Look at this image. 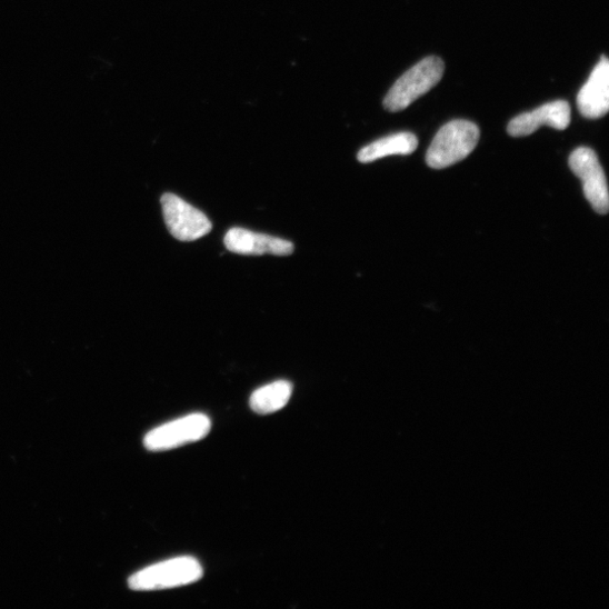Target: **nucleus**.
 <instances>
[{"label": "nucleus", "instance_id": "obj_8", "mask_svg": "<svg viewBox=\"0 0 609 609\" xmlns=\"http://www.w3.org/2000/svg\"><path fill=\"white\" fill-rule=\"evenodd\" d=\"M223 244L228 251L241 256L287 257L293 252V244L287 240L254 233L239 227L227 232Z\"/></svg>", "mask_w": 609, "mask_h": 609}, {"label": "nucleus", "instance_id": "obj_9", "mask_svg": "<svg viewBox=\"0 0 609 609\" xmlns=\"http://www.w3.org/2000/svg\"><path fill=\"white\" fill-rule=\"evenodd\" d=\"M580 114L587 119H599L609 110V62L602 56L593 68L589 80L577 97Z\"/></svg>", "mask_w": 609, "mask_h": 609}, {"label": "nucleus", "instance_id": "obj_5", "mask_svg": "<svg viewBox=\"0 0 609 609\" xmlns=\"http://www.w3.org/2000/svg\"><path fill=\"white\" fill-rule=\"evenodd\" d=\"M169 232L181 242H193L210 233L212 223L199 209L173 193L161 199Z\"/></svg>", "mask_w": 609, "mask_h": 609}, {"label": "nucleus", "instance_id": "obj_4", "mask_svg": "<svg viewBox=\"0 0 609 609\" xmlns=\"http://www.w3.org/2000/svg\"><path fill=\"white\" fill-rule=\"evenodd\" d=\"M211 430L210 419L194 413L152 429L143 438V446L150 451H166L197 442Z\"/></svg>", "mask_w": 609, "mask_h": 609}, {"label": "nucleus", "instance_id": "obj_7", "mask_svg": "<svg viewBox=\"0 0 609 609\" xmlns=\"http://www.w3.org/2000/svg\"><path fill=\"white\" fill-rule=\"evenodd\" d=\"M570 122L571 108L567 101L559 100L513 118L507 130L511 137H526L535 133L542 126L566 130Z\"/></svg>", "mask_w": 609, "mask_h": 609}, {"label": "nucleus", "instance_id": "obj_3", "mask_svg": "<svg viewBox=\"0 0 609 609\" xmlns=\"http://www.w3.org/2000/svg\"><path fill=\"white\" fill-rule=\"evenodd\" d=\"M202 576L198 560L181 557L138 571L129 578L128 586L134 591L164 590L194 583Z\"/></svg>", "mask_w": 609, "mask_h": 609}, {"label": "nucleus", "instance_id": "obj_10", "mask_svg": "<svg viewBox=\"0 0 609 609\" xmlns=\"http://www.w3.org/2000/svg\"><path fill=\"white\" fill-rule=\"evenodd\" d=\"M418 138L411 132H400L378 139L358 152V161L367 164L392 156H410L418 148Z\"/></svg>", "mask_w": 609, "mask_h": 609}, {"label": "nucleus", "instance_id": "obj_11", "mask_svg": "<svg viewBox=\"0 0 609 609\" xmlns=\"http://www.w3.org/2000/svg\"><path fill=\"white\" fill-rule=\"evenodd\" d=\"M292 395V386L287 380L257 390L250 399L251 409L258 415H271L283 409Z\"/></svg>", "mask_w": 609, "mask_h": 609}, {"label": "nucleus", "instance_id": "obj_2", "mask_svg": "<svg viewBox=\"0 0 609 609\" xmlns=\"http://www.w3.org/2000/svg\"><path fill=\"white\" fill-rule=\"evenodd\" d=\"M443 71L440 58H425L397 81L385 100V108L390 112L406 110L440 82Z\"/></svg>", "mask_w": 609, "mask_h": 609}, {"label": "nucleus", "instance_id": "obj_1", "mask_svg": "<svg viewBox=\"0 0 609 609\" xmlns=\"http://www.w3.org/2000/svg\"><path fill=\"white\" fill-rule=\"evenodd\" d=\"M479 127L468 120H453L435 136L426 161L429 168L441 170L466 160L478 146Z\"/></svg>", "mask_w": 609, "mask_h": 609}, {"label": "nucleus", "instance_id": "obj_6", "mask_svg": "<svg viewBox=\"0 0 609 609\" xmlns=\"http://www.w3.org/2000/svg\"><path fill=\"white\" fill-rule=\"evenodd\" d=\"M569 167L582 181L586 199L595 211L606 214L609 209L607 180L596 152L587 147L577 148L570 156Z\"/></svg>", "mask_w": 609, "mask_h": 609}]
</instances>
